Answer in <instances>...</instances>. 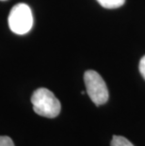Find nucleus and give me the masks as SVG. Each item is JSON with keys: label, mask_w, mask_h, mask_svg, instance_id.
Instances as JSON below:
<instances>
[{"label": "nucleus", "mask_w": 145, "mask_h": 146, "mask_svg": "<svg viewBox=\"0 0 145 146\" xmlns=\"http://www.w3.org/2000/svg\"><path fill=\"white\" fill-rule=\"evenodd\" d=\"M33 110L40 116L55 118L60 112L61 105L55 94L48 89L40 88L31 96Z\"/></svg>", "instance_id": "f257e3e1"}, {"label": "nucleus", "mask_w": 145, "mask_h": 146, "mask_svg": "<svg viewBox=\"0 0 145 146\" xmlns=\"http://www.w3.org/2000/svg\"><path fill=\"white\" fill-rule=\"evenodd\" d=\"M11 30L18 35H24L31 29L33 16L31 9L24 3H19L12 7L8 18Z\"/></svg>", "instance_id": "f03ea898"}, {"label": "nucleus", "mask_w": 145, "mask_h": 146, "mask_svg": "<svg viewBox=\"0 0 145 146\" xmlns=\"http://www.w3.org/2000/svg\"><path fill=\"white\" fill-rule=\"evenodd\" d=\"M84 82L87 94L96 106H101L109 100V90L106 82L97 72L89 70L84 74Z\"/></svg>", "instance_id": "7ed1b4c3"}, {"label": "nucleus", "mask_w": 145, "mask_h": 146, "mask_svg": "<svg viewBox=\"0 0 145 146\" xmlns=\"http://www.w3.org/2000/svg\"><path fill=\"white\" fill-rule=\"evenodd\" d=\"M97 2L106 9H117L124 4L125 0H97Z\"/></svg>", "instance_id": "20e7f679"}, {"label": "nucleus", "mask_w": 145, "mask_h": 146, "mask_svg": "<svg viewBox=\"0 0 145 146\" xmlns=\"http://www.w3.org/2000/svg\"><path fill=\"white\" fill-rule=\"evenodd\" d=\"M110 146H134L127 139L122 136H113Z\"/></svg>", "instance_id": "39448f33"}, {"label": "nucleus", "mask_w": 145, "mask_h": 146, "mask_svg": "<svg viewBox=\"0 0 145 146\" xmlns=\"http://www.w3.org/2000/svg\"><path fill=\"white\" fill-rule=\"evenodd\" d=\"M0 146H14V143L10 137L0 136Z\"/></svg>", "instance_id": "423d86ee"}, {"label": "nucleus", "mask_w": 145, "mask_h": 146, "mask_svg": "<svg viewBox=\"0 0 145 146\" xmlns=\"http://www.w3.org/2000/svg\"><path fill=\"white\" fill-rule=\"evenodd\" d=\"M138 69H140L141 76H142V77L145 80V56L141 58V60L140 61V65H138Z\"/></svg>", "instance_id": "0eeeda50"}, {"label": "nucleus", "mask_w": 145, "mask_h": 146, "mask_svg": "<svg viewBox=\"0 0 145 146\" xmlns=\"http://www.w3.org/2000/svg\"><path fill=\"white\" fill-rule=\"evenodd\" d=\"M0 1H6V0H0Z\"/></svg>", "instance_id": "6e6552de"}]
</instances>
